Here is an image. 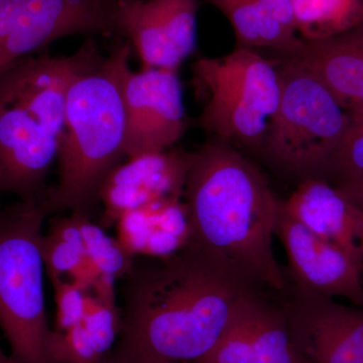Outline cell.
<instances>
[{
  "label": "cell",
  "mask_w": 363,
  "mask_h": 363,
  "mask_svg": "<svg viewBox=\"0 0 363 363\" xmlns=\"http://www.w3.org/2000/svg\"><path fill=\"white\" fill-rule=\"evenodd\" d=\"M126 278L112 352L121 363L200 362L220 340L241 296L259 286L192 243L159 264L133 267Z\"/></svg>",
  "instance_id": "obj_1"
},
{
  "label": "cell",
  "mask_w": 363,
  "mask_h": 363,
  "mask_svg": "<svg viewBox=\"0 0 363 363\" xmlns=\"http://www.w3.org/2000/svg\"><path fill=\"white\" fill-rule=\"evenodd\" d=\"M184 198L189 243L228 262L255 285L286 292L285 269L272 247L281 200L238 147L212 138L196 150Z\"/></svg>",
  "instance_id": "obj_2"
},
{
  "label": "cell",
  "mask_w": 363,
  "mask_h": 363,
  "mask_svg": "<svg viewBox=\"0 0 363 363\" xmlns=\"http://www.w3.org/2000/svg\"><path fill=\"white\" fill-rule=\"evenodd\" d=\"M130 45H118L79 74L69 91L59 140V181L44 199L48 215L71 211L90 216L102 184L121 164L125 140L123 85Z\"/></svg>",
  "instance_id": "obj_3"
},
{
  "label": "cell",
  "mask_w": 363,
  "mask_h": 363,
  "mask_svg": "<svg viewBox=\"0 0 363 363\" xmlns=\"http://www.w3.org/2000/svg\"><path fill=\"white\" fill-rule=\"evenodd\" d=\"M44 201L0 210V328L13 363H55L48 324L40 252Z\"/></svg>",
  "instance_id": "obj_4"
},
{
  "label": "cell",
  "mask_w": 363,
  "mask_h": 363,
  "mask_svg": "<svg viewBox=\"0 0 363 363\" xmlns=\"http://www.w3.org/2000/svg\"><path fill=\"white\" fill-rule=\"evenodd\" d=\"M278 108L257 155L274 171L298 183L327 180L329 162L348 123V109L316 76L284 59Z\"/></svg>",
  "instance_id": "obj_5"
},
{
  "label": "cell",
  "mask_w": 363,
  "mask_h": 363,
  "mask_svg": "<svg viewBox=\"0 0 363 363\" xmlns=\"http://www.w3.org/2000/svg\"><path fill=\"white\" fill-rule=\"evenodd\" d=\"M193 72L206 94L199 123L214 138L257 154L281 99L276 60L238 45L225 56L201 58Z\"/></svg>",
  "instance_id": "obj_6"
},
{
  "label": "cell",
  "mask_w": 363,
  "mask_h": 363,
  "mask_svg": "<svg viewBox=\"0 0 363 363\" xmlns=\"http://www.w3.org/2000/svg\"><path fill=\"white\" fill-rule=\"evenodd\" d=\"M117 0H0V74L56 40L117 32Z\"/></svg>",
  "instance_id": "obj_7"
},
{
  "label": "cell",
  "mask_w": 363,
  "mask_h": 363,
  "mask_svg": "<svg viewBox=\"0 0 363 363\" xmlns=\"http://www.w3.org/2000/svg\"><path fill=\"white\" fill-rule=\"evenodd\" d=\"M281 300L305 363H363V307H348L289 283Z\"/></svg>",
  "instance_id": "obj_8"
},
{
  "label": "cell",
  "mask_w": 363,
  "mask_h": 363,
  "mask_svg": "<svg viewBox=\"0 0 363 363\" xmlns=\"http://www.w3.org/2000/svg\"><path fill=\"white\" fill-rule=\"evenodd\" d=\"M196 363H305L281 295L255 286L241 296L214 350Z\"/></svg>",
  "instance_id": "obj_9"
},
{
  "label": "cell",
  "mask_w": 363,
  "mask_h": 363,
  "mask_svg": "<svg viewBox=\"0 0 363 363\" xmlns=\"http://www.w3.org/2000/svg\"><path fill=\"white\" fill-rule=\"evenodd\" d=\"M123 100L128 159L172 149L183 138L186 111L178 72L130 70L124 81Z\"/></svg>",
  "instance_id": "obj_10"
},
{
  "label": "cell",
  "mask_w": 363,
  "mask_h": 363,
  "mask_svg": "<svg viewBox=\"0 0 363 363\" xmlns=\"http://www.w3.org/2000/svg\"><path fill=\"white\" fill-rule=\"evenodd\" d=\"M197 0H117L116 26L143 68L178 72L197 45Z\"/></svg>",
  "instance_id": "obj_11"
},
{
  "label": "cell",
  "mask_w": 363,
  "mask_h": 363,
  "mask_svg": "<svg viewBox=\"0 0 363 363\" xmlns=\"http://www.w3.org/2000/svg\"><path fill=\"white\" fill-rule=\"evenodd\" d=\"M59 138L23 105L0 93V194L44 201Z\"/></svg>",
  "instance_id": "obj_12"
},
{
  "label": "cell",
  "mask_w": 363,
  "mask_h": 363,
  "mask_svg": "<svg viewBox=\"0 0 363 363\" xmlns=\"http://www.w3.org/2000/svg\"><path fill=\"white\" fill-rule=\"evenodd\" d=\"M276 236L285 247L288 281L318 295L344 298L363 307V279L357 262L340 248L319 238L279 206Z\"/></svg>",
  "instance_id": "obj_13"
},
{
  "label": "cell",
  "mask_w": 363,
  "mask_h": 363,
  "mask_svg": "<svg viewBox=\"0 0 363 363\" xmlns=\"http://www.w3.org/2000/svg\"><path fill=\"white\" fill-rule=\"evenodd\" d=\"M99 56L96 45L87 40L73 56L25 57L0 74V93L23 105L60 140L71 86Z\"/></svg>",
  "instance_id": "obj_14"
},
{
  "label": "cell",
  "mask_w": 363,
  "mask_h": 363,
  "mask_svg": "<svg viewBox=\"0 0 363 363\" xmlns=\"http://www.w3.org/2000/svg\"><path fill=\"white\" fill-rule=\"evenodd\" d=\"M194 152L174 150L130 157L116 167L99 191L104 220L111 223L128 210L162 201L181 199Z\"/></svg>",
  "instance_id": "obj_15"
},
{
  "label": "cell",
  "mask_w": 363,
  "mask_h": 363,
  "mask_svg": "<svg viewBox=\"0 0 363 363\" xmlns=\"http://www.w3.org/2000/svg\"><path fill=\"white\" fill-rule=\"evenodd\" d=\"M283 206L319 238L342 250L362 271L363 212L347 195L325 179L298 184Z\"/></svg>",
  "instance_id": "obj_16"
},
{
  "label": "cell",
  "mask_w": 363,
  "mask_h": 363,
  "mask_svg": "<svg viewBox=\"0 0 363 363\" xmlns=\"http://www.w3.org/2000/svg\"><path fill=\"white\" fill-rule=\"evenodd\" d=\"M278 58L316 76L345 108L363 104V33L359 28L333 39L305 42Z\"/></svg>",
  "instance_id": "obj_17"
},
{
  "label": "cell",
  "mask_w": 363,
  "mask_h": 363,
  "mask_svg": "<svg viewBox=\"0 0 363 363\" xmlns=\"http://www.w3.org/2000/svg\"><path fill=\"white\" fill-rule=\"evenodd\" d=\"M228 20L240 47L269 49L278 56L297 51L304 40L267 13L259 0H206Z\"/></svg>",
  "instance_id": "obj_18"
},
{
  "label": "cell",
  "mask_w": 363,
  "mask_h": 363,
  "mask_svg": "<svg viewBox=\"0 0 363 363\" xmlns=\"http://www.w3.org/2000/svg\"><path fill=\"white\" fill-rule=\"evenodd\" d=\"M296 30L305 42L354 32L363 26V0H293Z\"/></svg>",
  "instance_id": "obj_19"
},
{
  "label": "cell",
  "mask_w": 363,
  "mask_h": 363,
  "mask_svg": "<svg viewBox=\"0 0 363 363\" xmlns=\"http://www.w3.org/2000/svg\"><path fill=\"white\" fill-rule=\"evenodd\" d=\"M327 181L351 198L363 184V104L348 108V123L329 162Z\"/></svg>",
  "instance_id": "obj_20"
},
{
  "label": "cell",
  "mask_w": 363,
  "mask_h": 363,
  "mask_svg": "<svg viewBox=\"0 0 363 363\" xmlns=\"http://www.w3.org/2000/svg\"><path fill=\"white\" fill-rule=\"evenodd\" d=\"M74 214V213H72ZM82 233L85 255L100 274L116 279L133 272V257L116 238L105 233L101 227L90 220V216L75 214Z\"/></svg>",
  "instance_id": "obj_21"
},
{
  "label": "cell",
  "mask_w": 363,
  "mask_h": 363,
  "mask_svg": "<svg viewBox=\"0 0 363 363\" xmlns=\"http://www.w3.org/2000/svg\"><path fill=\"white\" fill-rule=\"evenodd\" d=\"M121 317L116 302L104 300L87 291L82 325L98 352L107 354L121 330Z\"/></svg>",
  "instance_id": "obj_22"
},
{
  "label": "cell",
  "mask_w": 363,
  "mask_h": 363,
  "mask_svg": "<svg viewBox=\"0 0 363 363\" xmlns=\"http://www.w3.org/2000/svg\"><path fill=\"white\" fill-rule=\"evenodd\" d=\"M40 252L50 279L68 277L85 259L82 243L65 240L51 231L43 234Z\"/></svg>",
  "instance_id": "obj_23"
},
{
  "label": "cell",
  "mask_w": 363,
  "mask_h": 363,
  "mask_svg": "<svg viewBox=\"0 0 363 363\" xmlns=\"http://www.w3.org/2000/svg\"><path fill=\"white\" fill-rule=\"evenodd\" d=\"M51 353L55 363H97L104 357L98 352L82 323L66 331H52Z\"/></svg>",
  "instance_id": "obj_24"
},
{
  "label": "cell",
  "mask_w": 363,
  "mask_h": 363,
  "mask_svg": "<svg viewBox=\"0 0 363 363\" xmlns=\"http://www.w3.org/2000/svg\"><path fill=\"white\" fill-rule=\"evenodd\" d=\"M56 302L57 330L66 331L82 323L87 290L65 278L52 279Z\"/></svg>",
  "instance_id": "obj_25"
},
{
  "label": "cell",
  "mask_w": 363,
  "mask_h": 363,
  "mask_svg": "<svg viewBox=\"0 0 363 363\" xmlns=\"http://www.w3.org/2000/svg\"><path fill=\"white\" fill-rule=\"evenodd\" d=\"M259 2L289 32L297 33L293 0H259Z\"/></svg>",
  "instance_id": "obj_26"
},
{
  "label": "cell",
  "mask_w": 363,
  "mask_h": 363,
  "mask_svg": "<svg viewBox=\"0 0 363 363\" xmlns=\"http://www.w3.org/2000/svg\"><path fill=\"white\" fill-rule=\"evenodd\" d=\"M97 363H121L118 360L116 359V357H114L113 353H107L106 355H104V357L101 358L100 362Z\"/></svg>",
  "instance_id": "obj_27"
},
{
  "label": "cell",
  "mask_w": 363,
  "mask_h": 363,
  "mask_svg": "<svg viewBox=\"0 0 363 363\" xmlns=\"http://www.w3.org/2000/svg\"><path fill=\"white\" fill-rule=\"evenodd\" d=\"M0 363H13L11 362V358L6 357L4 353L0 352Z\"/></svg>",
  "instance_id": "obj_28"
},
{
  "label": "cell",
  "mask_w": 363,
  "mask_h": 363,
  "mask_svg": "<svg viewBox=\"0 0 363 363\" xmlns=\"http://www.w3.org/2000/svg\"><path fill=\"white\" fill-rule=\"evenodd\" d=\"M359 30H362V32L363 33V28H359Z\"/></svg>",
  "instance_id": "obj_29"
},
{
  "label": "cell",
  "mask_w": 363,
  "mask_h": 363,
  "mask_svg": "<svg viewBox=\"0 0 363 363\" xmlns=\"http://www.w3.org/2000/svg\"><path fill=\"white\" fill-rule=\"evenodd\" d=\"M0 352H2V351H1V350H0Z\"/></svg>",
  "instance_id": "obj_30"
}]
</instances>
